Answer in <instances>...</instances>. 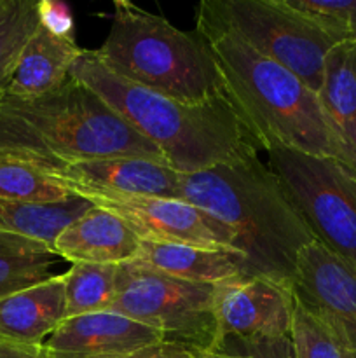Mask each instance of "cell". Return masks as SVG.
Returning <instances> with one entry per match:
<instances>
[{
	"mask_svg": "<svg viewBox=\"0 0 356 358\" xmlns=\"http://www.w3.org/2000/svg\"><path fill=\"white\" fill-rule=\"evenodd\" d=\"M65 320L63 275L0 299V338L16 345L44 346Z\"/></svg>",
	"mask_w": 356,
	"mask_h": 358,
	"instance_id": "obj_16",
	"label": "cell"
},
{
	"mask_svg": "<svg viewBox=\"0 0 356 358\" xmlns=\"http://www.w3.org/2000/svg\"><path fill=\"white\" fill-rule=\"evenodd\" d=\"M290 341L295 358H348L349 352L339 336L314 315L293 292Z\"/></svg>",
	"mask_w": 356,
	"mask_h": 358,
	"instance_id": "obj_24",
	"label": "cell"
},
{
	"mask_svg": "<svg viewBox=\"0 0 356 358\" xmlns=\"http://www.w3.org/2000/svg\"><path fill=\"white\" fill-rule=\"evenodd\" d=\"M58 261L44 243L0 231V299L56 276Z\"/></svg>",
	"mask_w": 356,
	"mask_h": 358,
	"instance_id": "obj_20",
	"label": "cell"
},
{
	"mask_svg": "<svg viewBox=\"0 0 356 358\" xmlns=\"http://www.w3.org/2000/svg\"><path fill=\"white\" fill-rule=\"evenodd\" d=\"M274 171L318 243L356 268V177L332 157L267 150Z\"/></svg>",
	"mask_w": 356,
	"mask_h": 358,
	"instance_id": "obj_8",
	"label": "cell"
},
{
	"mask_svg": "<svg viewBox=\"0 0 356 358\" xmlns=\"http://www.w3.org/2000/svg\"><path fill=\"white\" fill-rule=\"evenodd\" d=\"M77 198L40 166L0 154V199L27 203H65Z\"/></svg>",
	"mask_w": 356,
	"mask_h": 358,
	"instance_id": "obj_22",
	"label": "cell"
},
{
	"mask_svg": "<svg viewBox=\"0 0 356 358\" xmlns=\"http://www.w3.org/2000/svg\"><path fill=\"white\" fill-rule=\"evenodd\" d=\"M80 198H173L180 196V173L163 161L110 156L75 161L44 170Z\"/></svg>",
	"mask_w": 356,
	"mask_h": 358,
	"instance_id": "obj_10",
	"label": "cell"
},
{
	"mask_svg": "<svg viewBox=\"0 0 356 358\" xmlns=\"http://www.w3.org/2000/svg\"><path fill=\"white\" fill-rule=\"evenodd\" d=\"M178 199L232 231L248 276L293 285L300 252L316 241L283 182L251 143L208 170L180 173Z\"/></svg>",
	"mask_w": 356,
	"mask_h": 358,
	"instance_id": "obj_1",
	"label": "cell"
},
{
	"mask_svg": "<svg viewBox=\"0 0 356 358\" xmlns=\"http://www.w3.org/2000/svg\"><path fill=\"white\" fill-rule=\"evenodd\" d=\"M198 13L232 30L250 48L279 63L318 93L325 59L337 42L285 0H205Z\"/></svg>",
	"mask_w": 356,
	"mask_h": 358,
	"instance_id": "obj_7",
	"label": "cell"
},
{
	"mask_svg": "<svg viewBox=\"0 0 356 358\" xmlns=\"http://www.w3.org/2000/svg\"><path fill=\"white\" fill-rule=\"evenodd\" d=\"M93 206L89 199L80 196L65 203L0 199V231L44 243L54 252L56 238L61 234V231Z\"/></svg>",
	"mask_w": 356,
	"mask_h": 358,
	"instance_id": "obj_19",
	"label": "cell"
},
{
	"mask_svg": "<svg viewBox=\"0 0 356 358\" xmlns=\"http://www.w3.org/2000/svg\"><path fill=\"white\" fill-rule=\"evenodd\" d=\"M38 24L58 37H73V16L66 3L38 0Z\"/></svg>",
	"mask_w": 356,
	"mask_h": 358,
	"instance_id": "obj_27",
	"label": "cell"
},
{
	"mask_svg": "<svg viewBox=\"0 0 356 358\" xmlns=\"http://www.w3.org/2000/svg\"><path fill=\"white\" fill-rule=\"evenodd\" d=\"M192 358H236L230 353L222 352V350H194Z\"/></svg>",
	"mask_w": 356,
	"mask_h": 358,
	"instance_id": "obj_30",
	"label": "cell"
},
{
	"mask_svg": "<svg viewBox=\"0 0 356 358\" xmlns=\"http://www.w3.org/2000/svg\"><path fill=\"white\" fill-rule=\"evenodd\" d=\"M164 341L159 331L112 311L66 318L44 343L45 358H122Z\"/></svg>",
	"mask_w": 356,
	"mask_h": 358,
	"instance_id": "obj_13",
	"label": "cell"
},
{
	"mask_svg": "<svg viewBox=\"0 0 356 358\" xmlns=\"http://www.w3.org/2000/svg\"><path fill=\"white\" fill-rule=\"evenodd\" d=\"M348 358H356V353H351L349 352V357Z\"/></svg>",
	"mask_w": 356,
	"mask_h": 358,
	"instance_id": "obj_31",
	"label": "cell"
},
{
	"mask_svg": "<svg viewBox=\"0 0 356 358\" xmlns=\"http://www.w3.org/2000/svg\"><path fill=\"white\" fill-rule=\"evenodd\" d=\"M194 357V350L187 348L184 345H177V343L161 341L157 345L147 346V348L140 350V352L131 353L128 357L122 358H192Z\"/></svg>",
	"mask_w": 356,
	"mask_h": 358,
	"instance_id": "obj_28",
	"label": "cell"
},
{
	"mask_svg": "<svg viewBox=\"0 0 356 358\" xmlns=\"http://www.w3.org/2000/svg\"><path fill=\"white\" fill-rule=\"evenodd\" d=\"M117 269L112 264L75 262L63 275L66 318L107 311L117 289Z\"/></svg>",
	"mask_w": 356,
	"mask_h": 358,
	"instance_id": "obj_21",
	"label": "cell"
},
{
	"mask_svg": "<svg viewBox=\"0 0 356 358\" xmlns=\"http://www.w3.org/2000/svg\"><path fill=\"white\" fill-rule=\"evenodd\" d=\"M38 0H0V98L7 93L17 58L38 27Z\"/></svg>",
	"mask_w": 356,
	"mask_h": 358,
	"instance_id": "obj_23",
	"label": "cell"
},
{
	"mask_svg": "<svg viewBox=\"0 0 356 358\" xmlns=\"http://www.w3.org/2000/svg\"><path fill=\"white\" fill-rule=\"evenodd\" d=\"M292 310V285L265 276H239L215 287L220 345L225 339L290 336Z\"/></svg>",
	"mask_w": 356,
	"mask_h": 358,
	"instance_id": "obj_11",
	"label": "cell"
},
{
	"mask_svg": "<svg viewBox=\"0 0 356 358\" xmlns=\"http://www.w3.org/2000/svg\"><path fill=\"white\" fill-rule=\"evenodd\" d=\"M195 31L208 42L223 94L257 150L285 147L335 159L318 93L205 14L195 16Z\"/></svg>",
	"mask_w": 356,
	"mask_h": 358,
	"instance_id": "obj_2",
	"label": "cell"
},
{
	"mask_svg": "<svg viewBox=\"0 0 356 358\" xmlns=\"http://www.w3.org/2000/svg\"><path fill=\"white\" fill-rule=\"evenodd\" d=\"M82 51L73 37H58L38 24L17 58L6 94L34 98L58 90Z\"/></svg>",
	"mask_w": 356,
	"mask_h": 358,
	"instance_id": "obj_17",
	"label": "cell"
},
{
	"mask_svg": "<svg viewBox=\"0 0 356 358\" xmlns=\"http://www.w3.org/2000/svg\"><path fill=\"white\" fill-rule=\"evenodd\" d=\"M218 350L230 353L236 358H295L290 336L260 339H225Z\"/></svg>",
	"mask_w": 356,
	"mask_h": 358,
	"instance_id": "obj_26",
	"label": "cell"
},
{
	"mask_svg": "<svg viewBox=\"0 0 356 358\" xmlns=\"http://www.w3.org/2000/svg\"><path fill=\"white\" fill-rule=\"evenodd\" d=\"M337 44L356 42V0H285Z\"/></svg>",
	"mask_w": 356,
	"mask_h": 358,
	"instance_id": "obj_25",
	"label": "cell"
},
{
	"mask_svg": "<svg viewBox=\"0 0 356 358\" xmlns=\"http://www.w3.org/2000/svg\"><path fill=\"white\" fill-rule=\"evenodd\" d=\"M142 238L119 215L94 205L61 231L54 243L59 259L121 266L138 257Z\"/></svg>",
	"mask_w": 356,
	"mask_h": 358,
	"instance_id": "obj_14",
	"label": "cell"
},
{
	"mask_svg": "<svg viewBox=\"0 0 356 358\" xmlns=\"http://www.w3.org/2000/svg\"><path fill=\"white\" fill-rule=\"evenodd\" d=\"M70 77L96 93L181 175L208 170L251 143L225 94L202 103L175 100L122 79L87 49Z\"/></svg>",
	"mask_w": 356,
	"mask_h": 358,
	"instance_id": "obj_4",
	"label": "cell"
},
{
	"mask_svg": "<svg viewBox=\"0 0 356 358\" xmlns=\"http://www.w3.org/2000/svg\"><path fill=\"white\" fill-rule=\"evenodd\" d=\"M295 296L356 353V268L313 241L297 261Z\"/></svg>",
	"mask_w": 356,
	"mask_h": 358,
	"instance_id": "obj_12",
	"label": "cell"
},
{
	"mask_svg": "<svg viewBox=\"0 0 356 358\" xmlns=\"http://www.w3.org/2000/svg\"><path fill=\"white\" fill-rule=\"evenodd\" d=\"M0 154L30 161L42 170L110 156L166 163L154 143L73 77L40 96L0 98Z\"/></svg>",
	"mask_w": 356,
	"mask_h": 358,
	"instance_id": "obj_3",
	"label": "cell"
},
{
	"mask_svg": "<svg viewBox=\"0 0 356 358\" xmlns=\"http://www.w3.org/2000/svg\"><path fill=\"white\" fill-rule=\"evenodd\" d=\"M136 261L164 275L206 285H218L227 280L248 276L243 255L218 248L142 240Z\"/></svg>",
	"mask_w": 356,
	"mask_h": 358,
	"instance_id": "obj_18",
	"label": "cell"
},
{
	"mask_svg": "<svg viewBox=\"0 0 356 358\" xmlns=\"http://www.w3.org/2000/svg\"><path fill=\"white\" fill-rule=\"evenodd\" d=\"M215 287L164 275L135 259L119 266L115 297L107 311L156 329L164 341L218 350Z\"/></svg>",
	"mask_w": 356,
	"mask_h": 358,
	"instance_id": "obj_6",
	"label": "cell"
},
{
	"mask_svg": "<svg viewBox=\"0 0 356 358\" xmlns=\"http://www.w3.org/2000/svg\"><path fill=\"white\" fill-rule=\"evenodd\" d=\"M94 52L122 79L175 100L202 103L223 94L212 49L198 31L128 0L114 3L110 30Z\"/></svg>",
	"mask_w": 356,
	"mask_h": 358,
	"instance_id": "obj_5",
	"label": "cell"
},
{
	"mask_svg": "<svg viewBox=\"0 0 356 358\" xmlns=\"http://www.w3.org/2000/svg\"><path fill=\"white\" fill-rule=\"evenodd\" d=\"M318 100L335 161L356 177V42H342L328 52Z\"/></svg>",
	"mask_w": 356,
	"mask_h": 358,
	"instance_id": "obj_15",
	"label": "cell"
},
{
	"mask_svg": "<svg viewBox=\"0 0 356 358\" xmlns=\"http://www.w3.org/2000/svg\"><path fill=\"white\" fill-rule=\"evenodd\" d=\"M89 201L121 217L142 240L237 252L236 236L225 224L181 199L89 198Z\"/></svg>",
	"mask_w": 356,
	"mask_h": 358,
	"instance_id": "obj_9",
	"label": "cell"
},
{
	"mask_svg": "<svg viewBox=\"0 0 356 358\" xmlns=\"http://www.w3.org/2000/svg\"><path fill=\"white\" fill-rule=\"evenodd\" d=\"M0 358H45L44 346H21L0 338Z\"/></svg>",
	"mask_w": 356,
	"mask_h": 358,
	"instance_id": "obj_29",
	"label": "cell"
}]
</instances>
